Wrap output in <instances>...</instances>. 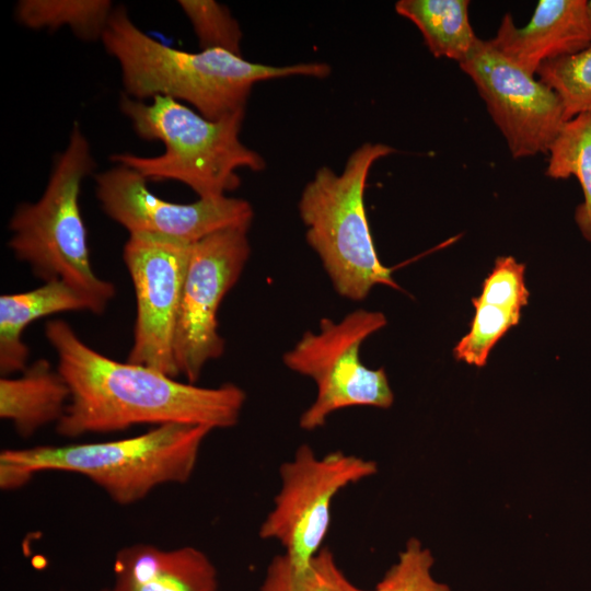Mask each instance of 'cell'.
I'll return each instance as SVG.
<instances>
[{
  "instance_id": "18",
  "label": "cell",
  "mask_w": 591,
  "mask_h": 591,
  "mask_svg": "<svg viewBox=\"0 0 591 591\" xmlns=\"http://www.w3.org/2000/svg\"><path fill=\"white\" fill-rule=\"evenodd\" d=\"M547 154L546 176L553 179L575 176L580 183L583 201L575 210V222L591 243V114L565 121Z\"/></svg>"
},
{
  "instance_id": "23",
  "label": "cell",
  "mask_w": 591,
  "mask_h": 591,
  "mask_svg": "<svg viewBox=\"0 0 591 591\" xmlns=\"http://www.w3.org/2000/svg\"><path fill=\"white\" fill-rule=\"evenodd\" d=\"M476 309L470 332L453 349L456 360L484 367L498 340L519 323L521 313L491 304H473Z\"/></svg>"
},
{
  "instance_id": "16",
  "label": "cell",
  "mask_w": 591,
  "mask_h": 591,
  "mask_svg": "<svg viewBox=\"0 0 591 591\" xmlns=\"http://www.w3.org/2000/svg\"><path fill=\"white\" fill-rule=\"evenodd\" d=\"M70 401V389L59 370L46 359L26 367L20 376L0 379V417L22 438L49 424H58Z\"/></svg>"
},
{
  "instance_id": "13",
  "label": "cell",
  "mask_w": 591,
  "mask_h": 591,
  "mask_svg": "<svg viewBox=\"0 0 591 591\" xmlns=\"http://www.w3.org/2000/svg\"><path fill=\"white\" fill-rule=\"evenodd\" d=\"M586 5L587 0H540L524 27H518L506 13L490 40L508 59L535 76L544 62L591 46Z\"/></svg>"
},
{
  "instance_id": "12",
  "label": "cell",
  "mask_w": 591,
  "mask_h": 591,
  "mask_svg": "<svg viewBox=\"0 0 591 591\" xmlns=\"http://www.w3.org/2000/svg\"><path fill=\"white\" fill-rule=\"evenodd\" d=\"M103 211L129 234L171 236L189 244L225 229L248 231L254 211L242 198L222 196L177 204L154 195L137 171L118 164L96 174Z\"/></svg>"
},
{
  "instance_id": "26",
  "label": "cell",
  "mask_w": 591,
  "mask_h": 591,
  "mask_svg": "<svg viewBox=\"0 0 591 591\" xmlns=\"http://www.w3.org/2000/svg\"><path fill=\"white\" fill-rule=\"evenodd\" d=\"M587 15H588V19H589V23L591 25V0H587Z\"/></svg>"
},
{
  "instance_id": "3",
  "label": "cell",
  "mask_w": 591,
  "mask_h": 591,
  "mask_svg": "<svg viewBox=\"0 0 591 591\" xmlns=\"http://www.w3.org/2000/svg\"><path fill=\"white\" fill-rule=\"evenodd\" d=\"M211 431L205 426L165 424L119 440L5 449L0 453V488L16 490L38 473H73L97 485L116 503L132 505L159 486L188 482Z\"/></svg>"
},
{
  "instance_id": "24",
  "label": "cell",
  "mask_w": 591,
  "mask_h": 591,
  "mask_svg": "<svg viewBox=\"0 0 591 591\" xmlns=\"http://www.w3.org/2000/svg\"><path fill=\"white\" fill-rule=\"evenodd\" d=\"M433 564L431 552L413 537L380 582L371 590L361 591H451L449 586L433 578Z\"/></svg>"
},
{
  "instance_id": "11",
  "label": "cell",
  "mask_w": 591,
  "mask_h": 591,
  "mask_svg": "<svg viewBox=\"0 0 591 591\" xmlns=\"http://www.w3.org/2000/svg\"><path fill=\"white\" fill-rule=\"evenodd\" d=\"M459 66L474 82L514 159L548 152L565 124L561 102L549 86L490 39L478 38Z\"/></svg>"
},
{
  "instance_id": "4",
  "label": "cell",
  "mask_w": 591,
  "mask_h": 591,
  "mask_svg": "<svg viewBox=\"0 0 591 591\" xmlns=\"http://www.w3.org/2000/svg\"><path fill=\"white\" fill-rule=\"evenodd\" d=\"M119 106L140 138L164 144V152L154 157L130 152L111 157L148 182L176 181L199 198H218L240 186L239 169L259 172L266 166L263 157L240 140L245 112L211 120L167 96L144 103L127 94Z\"/></svg>"
},
{
  "instance_id": "9",
  "label": "cell",
  "mask_w": 591,
  "mask_h": 591,
  "mask_svg": "<svg viewBox=\"0 0 591 591\" xmlns=\"http://www.w3.org/2000/svg\"><path fill=\"white\" fill-rule=\"evenodd\" d=\"M250 254L247 231L241 229L220 230L192 244L173 343L178 373L188 383L196 384L204 367L224 352L218 310Z\"/></svg>"
},
{
  "instance_id": "10",
  "label": "cell",
  "mask_w": 591,
  "mask_h": 591,
  "mask_svg": "<svg viewBox=\"0 0 591 591\" xmlns=\"http://www.w3.org/2000/svg\"><path fill=\"white\" fill-rule=\"evenodd\" d=\"M192 244L159 234H129L123 258L136 297L127 361L176 379L173 343Z\"/></svg>"
},
{
  "instance_id": "17",
  "label": "cell",
  "mask_w": 591,
  "mask_h": 591,
  "mask_svg": "<svg viewBox=\"0 0 591 591\" xmlns=\"http://www.w3.org/2000/svg\"><path fill=\"white\" fill-rule=\"evenodd\" d=\"M467 0H399L396 12L412 21L436 58L461 63L471 53L476 37L468 19Z\"/></svg>"
},
{
  "instance_id": "1",
  "label": "cell",
  "mask_w": 591,
  "mask_h": 591,
  "mask_svg": "<svg viewBox=\"0 0 591 591\" xmlns=\"http://www.w3.org/2000/svg\"><path fill=\"white\" fill-rule=\"evenodd\" d=\"M45 336L70 389V401L56 425L62 437L137 425L188 424L215 430L239 422L246 394L233 383L204 387L147 366L113 360L82 341L62 320L47 322Z\"/></svg>"
},
{
  "instance_id": "15",
  "label": "cell",
  "mask_w": 591,
  "mask_h": 591,
  "mask_svg": "<svg viewBox=\"0 0 591 591\" xmlns=\"http://www.w3.org/2000/svg\"><path fill=\"white\" fill-rule=\"evenodd\" d=\"M89 311L91 302L62 280L20 293L0 297V373L10 376L28 366L30 349L23 333L34 321L61 312Z\"/></svg>"
},
{
  "instance_id": "8",
  "label": "cell",
  "mask_w": 591,
  "mask_h": 591,
  "mask_svg": "<svg viewBox=\"0 0 591 591\" xmlns=\"http://www.w3.org/2000/svg\"><path fill=\"white\" fill-rule=\"evenodd\" d=\"M376 472L371 460L341 451L318 457L311 447L301 444L279 468L280 489L259 536L279 542L292 563H309L322 548L336 495Z\"/></svg>"
},
{
  "instance_id": "2",
  "label": "cell",
  "mask_w": 591,
  "mask_h": 591,
  "mask_svg": "<svg viewBox=\"0 0 591 591\" xmlns=\"http://www.w3.org/2000/svg\"><path fill=\"white\" fill-rule=\"evenodd\" d=\"M101 40L120 67L125 94L140 101L154 96L183 101L211 120L245 112L251 91L259 81L293 76L325 78L331 73L324 62L270 66L223 49H176L140 30L124 5L114 8Z\"/></svg>"
},
{
  "instance_id": "21",
  "label": "cell",
  "mask_w": 591,
  "mask_h": 591,
  "mask_svg": "<svg viewBox=\"0 0 591 591\" xmlns=\"http://www.w3.org/2000/svg\"><path fill=\"white\" fill-rule=\"evenodd\" d=\"M536 74L559 97L565 121L580 114H591V46L544 62Z\"/></svg>"
},
{
  "instance_id": "7",
  "label": "cell",
  "mask_w": 591,
  "mask_h": 591,
  "mask_svg": "<svg viewBox=\"0 0 591 591\" xmlns=\"http://www.w3.org/2000/svg\"><path fill=\"white\" fill-rule=\"evenodd\" d=\"M386 325L382 312L357 309L338 323L324 317L318 332H305L282 359L290 370L311 378L317 389L314 402L299 425L312 431L323 427L334 412L352 406L390 408L394 394L384 368L370 369L359 358L361 344Z\"/></svg>"
},
{
  "instance_id": "25",
  "label": "cell",
  "mask_w": 591,
  "mask_h": 591,
  "mask_svg": "<svg viewBox=\"0 0 591 591\" xmlns=\"http://www.w3.org/2000/svg\"><path fill=\"white\" fill-rule=\"evenodd\" d=\"M525 266L512 256H501L485 279L480 296L472 303L491 304L521 313L528 304L530 292L525 286Z\"/></svg>"
},
{
  "instance_id": "22",
  "label": "cell",
  "mask_w": 591,
  "mask_h": 591,
  "mask_svg": "<svg viewBox=\"0 0 591 591\" xmlns=\"http://www.w3.org/2000/svg\"><path fill=\"white\" fill-rule=\"evenodd\" d=\"M178 5L189 20L200 50L223 49L242 56V31L228 8L212 0H179Z\"/></svg>"
},
{
  "instance_id": "14",
  "label": "cell",
  "mask_w": 591,
  "mask_h": 591,
  "mask_svg": "<svg viewBox=\"0 0 591 591\" xmlns=\"http://www.w3.org/2000/svg\"><path fill=\"white\" fill-rule=\"evenodd\" d=\"M114 573L109 591H220L215 565L193 546L132 544L117 552Z\"/></svg>"
},
{
  "instance_id": "20",
  "label": "cell",
  "mask_w": 591,
  "mask_h": 591,
  "mask_svg": "<svg viewBox=\"0 0 591 591\" xmlns=\"http://www.w3.org/2000/svg\"><path fill=\"white\" fill-rule=\"evenodd\" d=\"M259 591H361L340 570L329 548L306 564L297 565L285 554L275 556L267 567Z\"/></svg>"
},
{
  "instance_id": "6",
  "label": "cell",
  "mask_w": 591,
  "mask_h": 591,
  "mask_svg": "<svg viewBox=\"0 0 591 591\" xmlns=\"http://www.w3.org/2000/svg\"><path fill=\"white\" fill-rule=\"evenodd\" d=\"M394 151L384 143H362L348 157L340 174L320 167L299 200L309 245L336 292L354 301L367 298L376 285L399 289L392 270L379 259L364 207L372 165Z\"/></svg>"
},
{
  "instance_id": "27",
  "label": "cell",
  "mask_w": 591,
  "mask_h": 591,
  "mask_svg": "<svg viewBox=\"0 0 591 591\" xmlns=\"http://www.w3.org/2000/svg\"><path fill=\"white\" fill-rule=\"evenodd\" d=\"M99 591H109V589H102V590H99Z\"/></svg>"
},
{
  "instance_id": "5",
  "label": "cell",
  "mask_w": 591,
  "mask_h": 591,
  "mask_svg": "<svg viewBox=\"0 0 591 591\" xmlns=\"http://www.w3.org/2000/svg\"><path fill=\"white\" fill-rule=\"evenodd\" d=\"M94 169L90 143L74 124L42 197L14 210L8 245L37 278L44 282L62 280L91 302L94 314H102L115 296V287L92 269L79 205L82 182Z\"/></svg>"
},
{
  "instance_id": "19",
  "label": "cell",
  "mask_w": 591,
  "mask_h": 591,
  "mask_svg": "<svg viewBox=\"0 0 591 591\" xmlns=\"http://www.w3.org/2000/svg\"><path fill=\"white\" fill-rule=\"evenodd\" d=\"M108 0H21L15 18L32 30L68 26L83 40L102 39L114 10Z\"/></svg>"
}]
</instances>
